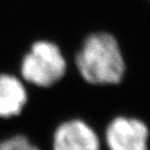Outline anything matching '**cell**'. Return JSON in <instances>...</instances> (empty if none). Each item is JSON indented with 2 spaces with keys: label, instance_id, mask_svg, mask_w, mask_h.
Masks as SVG:
<instances>
[{
  "label": "cell",
  "instance_id": "6da1fadb",
  "mask_svg": "<svg viewBox=\"0 0 150 150\" xmlns=\"http://www.w3.org/2000/svg\"><path fill=\"white\" fill-rule=\"evenodd\" d=\"M81 76L90 83H118L125 65L118 42L110 33H95L88 38L76 56Z\"/></svg>",
  "mask_w": 150,
  "mask_h": 150
},
{
  "label": "cell",
  "instance_id": "7a4b0ae2",
  "mask_svg": "<svg viewBox=\"0 0 150 150\" xmlns=\"http://www.w3.org/2000/svg\"><path fill=\"white\" fill-rule=\"evenodd\" d=\"M66 72V62L61 50L50 42H37L26 54L21 66L22 76L39 87H50Z\"/></svg>",
  "mask_w": 150,
  "mask_h": 150
},
{
  "label": "cell",
  "instance_id": "3957f363",
  "mask_svg": "<svg viewBox=\"0 0 150 150\" xmlns=\"http://www.w3.org/2000/svg\"><path fill=\"white\" fill-rule=\"evenodd\" d=\"M148 129L136 119L117 118L108 125L106 143L110 150H147Z\"/></svg>",
  "mask_w": 150,
  "mask_h": 150
},
{
  "label": "cell",
  "instance_id": "277c9868",
  "mask_svg": "<svg viewBox=\"0 0 150 150\" xmlns=\"http://www.w3.org/2000/svg\"><path fill=\"white\" fill-rule=\"evenodd\" d=\"M53 150H99V141L87 124L73 120L62 124L55 131Z\"/></svg>",
  "mask_w": 150,
  "mask_h": 150
},
{
  "label": "cell",
  "instance_id": "5b68a950",
  "mask_svg": "<svg viewBox=\"0 0 150 150\" xmlns=\"http://www.w3.org/2000/svg\"><path fill=\"white\" fill-rule=\"evenodd\" d=\"M26 99V91L18 78L7 74L0 75V117L19 115Z\"/></svg>",
  "mask_w": 150,
  "mask_h": 150
},
{
  "label": "cell",
  "instance_id": "8992f818",
  "mask_svg": "<svg viewBox=\"0 0 150 150\" xmlns=\"http://www.w3.org/2000/svg\"><path fill=\"white\" fill-rule=\"evenodd\" d=\"M0 150H39L23 136H16L0 142Z\"/></svg>",
  "mask_w": 150,
  "mask_h": 150
}]
</instances>
